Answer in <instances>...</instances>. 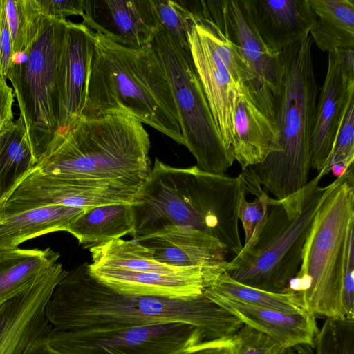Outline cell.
I'll return each mask as SVG.
<instances>
[{
    "label": "cell",
    "instance_id": "cell-40",
    "mask_svg": "<svg viewBox=\"0 0 354 354\" xmlns=\"http://www.w3.org/2000/svg\"><path fill=\"white\" fill-rule=\"evenodd\" d=\"M27 354H54L48 346L46 339L37 342Z\"/></svg>",
    "mask_w": 354,
    "mask_h": 354
},
{
    "label": "cell",
    "instance_id": "cell-28",
    "mask_svg": "<svg viewBox=\"0 0 354 354\" xmlns=\"http://www.w3.org/2000/svg\"><path fill=\"white\" fill-rule=\"evenodd\" d=\"M12 53L23 51L37 32L42 15L35 0H4Z\"/></svg>",
    "mask_w": 354,
    "mask_h": 354
},
{
    "label": "cell",
    "instance_id": "cell-32",
    "mask_svg": "<svg viewBox=\"0 0 354 354\" xmlns=\"http://www.w3.org/2000/svg\"><path fill=\"white\" fill-rule=\"evenodd\" d=\"M250 202L243 196L237 209L238 219L245 232V243L241 252L252 248L257 243L267 221L271 197L262 189Z\"/></svg>",
    "mask_w": 354,
    "mask_h": 354
},
{
    "label": "cell",
    "instance_id": "cell-7",
    "mask_svg": "<svg viewBox=\"0 0 354 354\" xmlns=\"http://www.w3.org/2000/svg\"><path fill=\"white\" fill-rule=\"evenodd\" d=\"M352 167L337 178L321 202L302 250L298 273L288 291L297 293L315 317L346 318L342 267L346 234L354 222Z\"/></svg>",
    "mask_w": 354,
    "mask_h": 354
},
{
    "label": "cell",
    "instance_id": "cell-31",
    "mask_svg": "<svg viewBox=\"0 0 354 354\" xmlns=\"http://www.w3.org/2000/svg\"><path fill=\"white\" fill-rule=\"evenodd\" d=\"M354 160V97L348 101L331 151L323 169L318 175L323 178L335 165L346 169L353 166Z\"/></svg>",
    "mask_w": 354,
    "mask_h": 354
},
{
    "label": "cell",
    "instance_id": "cell-26",
    "mask_svg": "<svg viewBox=\"0 0 354 354\" xmlns=\"http://www.w3.org/2000/svg\"><path fill=\"white\" fill-rule=\"evenodd\" d=\"M37 163L20 118L0 133V198Z\"/></svg>",
    "mask_w": 354,
    "mask_h": 354
},
{
    "label": "cell",
    "instance_id": "cell-5",
    "mask_svg": "<svg viewBox=\"0 0 354 354\" xmlns=\"http://www.w3.org/2000/svg\"><path fill=\"white\" fill-rule=\"evenodd\" d=\"M313 39H304L280 51L279 91L273 95L279 150L261 163L242 170L247 193L261 189L277 200L302 189L308 183L310 138L318 87L312 58Z\"/></svg>",
    "mask_w": 354,
    "mask_h": 354
},
{
    "label": "cell",
    "instance_id": "cell-2",
    "mask_svg": "<svg viewBox=\"0 0 354 354\" xmlns=\"http://www.w3.org/2000/svg\"><path fill=\"white\" fill-rule=\"evenodd\" d=\"M84 262L67 271L46 307L55 329L125 328L180 322L207 339L234 336L243 326L235 316L202 295L176 299L128 295L93 277Z\"/></svg>",
    "mask_w": 354,
    "mask_h": 354
},
{
    "label": "cell",
    "instance_id": "cell-19",
    "mask_svg": "<svg viewBox=\"0 0 354 354\" xmlns=\"http://www.w3.org/2000/svg\"><path fill=\"white\" fill-rule=\"evenodd\" d=\"M91 274L119 292L138 296L188 298L202 295L211 277L201 268L175 274L137 272L88 264Z\"/></svg>",
    "mask_w": 354,
    "mask_h": 354
},
{
    "label": "cell",
    "instance_id": "cell-6",
    "mask_svg": "<svg viewBox=\"0 0 354 354\" xmlns=\"http://www.w3.org/2000/svg\"><path fill=\"white\" fill-rule=\"evenodd\" d=\"M318 174L298 192L271 197L265 226L255 245L227 262L225 272L242 284L271 292H288L299 272L304 245L317 210L332 186Z\"/></svg>",
    "mask_w": 354,
    "mask_h": 354
},
{
    "label": "cell",
    "instance_id": "cell-36",
    "mask_svg": "<svg viewBox=\"0 0 354 354\" xmlns=\"http://www.w3.org/2000/svg\"><path fill=\"white\" fill-rule=\"evenodd\" d=\"M35 3L41 15L59 20L84 14L83 0H35Z\"/></svg>",
    "mask_w": 354,
    "mask_h": 354
},
{
    "label": "cell",
    "instance_id": "cell-12",
    "mask_svg": "<svg viewBox=\"0 0 354 354\" xmlns=\"http://www.w3.org/2000/svg\"><path fill=\"white\" fill-rule=\"evenodd\" d=\"M187 40L193 66L218 133L226 147L232 151L235 111L244 86L242 89L237 86L218 55L206 17L194 15Z\"/></svg>",
    "mask_w": 354,
    "mask_h": 354
},
{
    "label": "cell",
    "instance_id": "cell-37",
    "mask_svg": "<svg viewBox=\"0 0 354 354\" xmlns=\"http://www.w3.org/2000/svg\"><path fill=\"white\" fill-rule=\"evenodd\" d=\"M234 336L204 339L187 345L171 354H233Z\"/></svg>",
    "mask_w": 354,
    "mask_h": 354
},
{
    "label": "cell",
    "instance_id": "cell-27",
    "mask_svg": "<svg viewBox=\"0 0 354 354\" xmlns=\"http://www.w3.org/2000/svg\"><path fill=\"white\" fill-rule=\"evenodd\" d=\"M203 292L284 312L306 311L297 293L291 291L277 293L252 288L234 281L225 270L204 288Z\"/></svg>",
    "mask_w": 354,
    "mask_h": 354
},
{
    "label": "cell",
    "instance_id": "cell-25",
    "mask_svg": "<svg viewBox=\"0 0 354 354\" xmlns=\"http://www.w3.org/2000/svg\"><path fill=\"white\" fill-rule=\"evenodd\" d=\"M133 228L131 203H119L86 209L66 232L91 248L131 234Z\"/></svg>",
    "mask_w": 354,
    "mask_h": 354
},
{
    "label": "cell",
    "instance_id": "cell-15",
    "mask_svg": "<svg viewBox=\"0 0 354 354\" xmlns=\"http://www.w3.org/2000/svg\"><path fill=\"white\" fill-rule=\"evenodd\" d=\"M354 96V50L328 53V68L317 100L310 138L311 169L320 172L330 155L346 105Z\"/></svg>",
    "mask_w": 354,
    "mask_h": 354
},
{
    "label": "cell",
    "instance_id": "cell-13",
    "mask_svg": "<svg viewBox=\"0 0 354 354\" xmlns=\"http://www.w3.org/2000/svg\"><path fill=\"white\" fill-rule=\"evenodd\" d=\"M273 95L258 80L245 84L236 108L231 147L241 169L279 150Z\"/></svg>",
    "mask_w": 354,
    "mask_h": 354
},
{
    "label": "cell",
    "instance_id": "cell-14",
    "mask_svg": "<svg viewBox=\"0 0 354 354\" xmlns=\"http://www.w3.org/2000/svg\"><path fill=\"white\" fill-rule=\"evenodd\" d=\"M205 17L237 48L257 80L272 95L279 91L280 51L270 48L259 35L244 0L203 1Z\"/></svg>",
    "mask_w": 354,
    "mask_h": 354
},
{
    "label": "cell",
    "instance_id": "cell-8",
    "mask_svg": "<svg viewBox=\"0 0 354 354\" xmlns=\"http://www.w3.org/2000/svg\"><path fill=\"white\" fill-rule=\"evenodd\" d=\"M66 20L42 15L30 44L12 53L7 75L37 161L59 129L57 77Z\"/></svg>",
    "mask_w": 354,
    "mask_h": 354
},
{
    "label": "cell",
    "instance_id": "cell-21",
    "mask_svg": "<svg viewBox=\"0 0 354 354\" xmlns=\"http://www.w3.org/2000/svg\"><path fill=\"white\" fill-rule=\"evenodd\" d=\"M244 1L261 38L277 51L306 38L316 24L308 0Z\"/></svg>",
    "mask_w": 354,
    "mask_h": 354
},
{
    "label": "cell",
    "instance_id": "cell-11",
    "mask_svg": "<svg viewBox=\"0 0 354 354\" xmlns=\"http://www.w3.org/2000/svg\"><path fill=\"white\" fill-rule=\"evenodd\" d=\"M57 262L28 288L0 306V354H27L46 339L53 327L46 316V305L66 273Z\"/></svg>",
    "mask_w": 354,
    "mask_h": 354
},
{
    "label": "cell",
    "instance_id": "cell-4",
    "mask_svg": "<svg viewBox=\"0 0 354 354\" xmlns=\"http://www.w3.org/2000/svg\"><path fill=\"white\" fill-rule=\"evenodd\" d=\"M111 114L135 118L184 145L170 82L152 45L129 48L95 32L80 116Z\"/></svg>",
    "mask_w": 354,
    "mask_h": 354
},
{
    "label": "cell",
    "instance_id": "cell-16",
    "mask_svg": "<svg viewBox=\"0 0 354 354\" xmlns=\"http://www.w3.org/2000/svg\"><path fill=\"white\" fill-rule=\"evenodd\" d=\"M83 24L120 45L151 44L160 26L151 0H83Z\"/></svg>",
    "mask_w": 354,
    "mask_h": 354
},
{
    "label": "cell",
    "instance_id": "cell-23",
    "mask_svg": "<svg viewBox=\"0 0 354 354\" xmlns=\"http://www.w3.org/2000/svg\"><path fill=\"white\" fill-rule=\"evenodd\" d=\"M59 259L50 248L0 250V306L31 286Z\"/></svg>",
    "mask_w": 354,
    "mask_h": 354
},
{
    "label": "cell",
    "instance_id": "cell-18",
    "mask_svg": "<svg viewBox=\"0 0 354 354\" xmlns=\"http://www.w3.org/2000/svg\"><path fill=\"white\" fill-rule=\"evenodd\" d=\"M94 42V31L83 23L66 20L57 77V131L80 117Z\"/></svg>",
    "mask_w": 354,
    "mask_h": 354
},
{
    "label": "cell",
    "instance_id": "cell-17",
    "mask_svg": "<svg viewBox=\"0 0 354 354\" xmlns=\"http://www.w3.org/2000/svg\"><path fill=\"white\" fill-rule=\"evenodd\" d=\"M136 241L149 248L153 259L161 263L201 268L213 279L225 270L228 262L229 252L223 244L189 227L165 226Z\"/></svg>",
    "mask_w": 354,
    "mask_h": 354
},
{
    "label": "cell",
    "instance_id": "cell-35",
    "mask_svg": "<svg viewBox=\"0 0 354 354\" xmlns=\"http://www.w3.org/2000/svg\"><path fill=\"white\" fill-rule=\"evenodd\" d=\"M342 298L346 318L354 319V222L350 225L346 239Z\"/></svg>",
    "mask_w": 354,
    "mask_h": 354
},
{
    "label": "cell",
    "instance_id": "cell-24",
    "mask_svg": "<svg viewBox=\"0 0 354 354\" xmlns=\"http://www.w3.org/2000/svg\"><path fill=\"white\" fill-rule=\"evenodd\" d=\"M316 17L310 35L328 53L354 50V0H308Z\"/></svg>",
    "mask_w": 354,
    "mask_h": 354
},
{
    "label": "cell",
    "instance_id": "cell-30",
    "mask_svg": "<svg viewBox=\"0 0 354 354\" xmlns=\"http://www.w3.org/2000/svg\"><path fill=\"white\" fill-rule=\"evenodd\" d=\"M160 25L186 51H189L187 33L194 15L185 1L151 0Z\"/></svg>",
    "mask_w": 354,
    "mask_h": 354
},
{
    "label": "cell",
    "instance_id": "cell-38",
    "mask_svg": "<svg viewBox=\"0 0 354 354\" xmlns=\"http://www.w3.org/2000/svg\"><path fill=\"white\" fill-rule=\"evenodd\" d=\"M12 55L11 37L7 23L4 0H0V79L7 80Z\"/></svg>",
    "mask_w": 354,
    "mask_h": 354
},
{
    "label": "cell",
    "instance_id": "cell-22",
    "mask_svg": "<svg viewBox=\"0 0 354 354\" xmlns=\"http://www.w3.org/2000/svg\"><path fill=\"white\" fill-rule=\"evenodd\" d=\"M86 209L50 205L0 214V250L13 249L31 239L65 231Z\"/></svg>",
    "mask_w": 354,
    "mask_h": 354
},
{
    "label": "cell",
    "instance_id": "cell-20",
    "mask_svg": "<svg viewBox=\"0 0 354 354\" xmlns=\"http://www.w3.org/2000/svg\"><path fill=\"white\" fill-rule=\"evenodd\" d=\"M203 295L235 316L243 324L270 337L286 348L315 346L319 329L316 317L307 311L284 312L213 293L203 292Z\"/></svg>",
    "mask_w": 354,
    "mask_h": 354
},
{
    "label": "cell",
    "instance_id": "cell-39",
    "mask_svg": "<svg viewBox=\"0 0 354 354\" xmlns=\"http://www.w3.org/2000/svg\"><path fill=\"white\" fill-rule=\"evenodd\" d=\"M14 92L6 80L0 79V133L15 122L12 106Z\"/></svg>",
    "mask_w": 354,
    "mask_h": 354
},
{
    "label": "cell",
    "instance_id": "cell-33",
    "mask_svg": "<svg viewBox=\"0 0 354 354\" xmlns=\"http://www.w3.org/2000/svg\"><path fill=\"white\" fill-rule=\"evenodd\" d=\"M206 18L213 45L237 86L242 89L245 84L257 80L237 48L212 20Z\"/></svg>",
    "mask_w": 354,
    "mask_h": 354
},
{
    "label": "cell",
    "instance_id": "cell-34",
    "mask_svg": "<svg viewBox=\"0 0 354 354\" xmlns=\"http://www.w3.org/2000/svg\"><path fill=\"white\" fill-rule=\"evenodd\" d=\"M233 354H295L270 337L243 324L234 335Z\"/></svg>",
    "mask_w": 354,
    "mask_h": 354
},
{
    "label": "cell",
    "instance_id": "cell-10",
    "mask_svg": "<svg viewBox=\"0 0 354 354\" xmlns=\"http://www.w3.org/2000/svg\"><path fill=\"white\" fill-rule=\"evenodd\" d=\"M204 339L198 328L180 322L115 329L53 328L46 339L54 354H171Z\"/></svg>",
    "mask_w": 354,
    "mask_h": 354
},
{
    "label": "cell",
    "instance_id": "cell-1",
    "mask_svg": "<svg viewBox=\"0 0 354 354\" xmlns=\"http://www.w3.org/2000/svg\"><path fill=\"white\" fill-rule=\"evenodd\" d=\"M150 147L135 118L80 116L56 132L35 166L73 186L87 209L131 203L151 169Z\"/></svg>",
    "mask_w": 354,
    "mask_h": 354
},
{
    "label": "cell",
    "instance_id": "cell-3",
    "mask_svg": "<svg viewBox=\"0 0 354 354\" xmlns=\"http://www.w3.org/2000/svg\"><path fill=\"white\" fill-rule=\"evenodd\" d=\"M247 194L244 176L230 177L192 166L178 168L156 158L131 203L133 239L168 225L189 227L209 235L237 255L243 245L237 209Z\"/></svg>",
    "mask_w": 354,
    "mask_h": 354
},
{
    "label": "cell",
    "instance_id": "cell-29",
    "mask_svg": "<svg viewBox=\"0 0 354 354\" xmlns=\"http://www.w3.org/2000/svg\"><path fill=\"white\" fill-rule=\"evenodd\" d=\"M314 346L316 354H354V319H326Z\"/></svg>",
    "mask_w": 354,
    "mask_h": 354
},
{
    "label": "cell",
    "instance_id": "cell-9",
    "mask_svg": "<svg viewBox=\"0 0 354 354\" xmlns=\"http://www.w3.org/2000/svg\"><path fill=\"white\" fill-rule=\"evenodd\" d=\"M151 45L170 82L184 145L196 158L200 169L224 174L235 160L218 133L190 52L182 48L160 25Z\"/></svg>",
    "mask_w": 354,
    "mask_h": 354
}]
</instances>
